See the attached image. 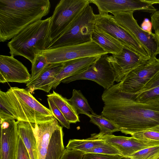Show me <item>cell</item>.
<instances>
[{
    "label": "cell",
    "mask_w": 159,
    "mask_h": 159,
    "mask_svg": "<svg viewBox=\"0 0 159 159\" xmlns=\"http://www.w3.org/2000/svg\"><path fill=\"white\" fill-rule=\"evenodd\" d=\"M47 96L53 101L70 124L80 121L79 115L68 102L67 98L54 91Z\"/></svg>",
    "instance_id": "cell-23"
},
{
    "label": "cell",
    "mask_w": 159,
    "mask_h": 159,
    "mask_svg": "<svg viewBox=\"0 0 159 159\" xmlns=\"http://www.w3.org/2000/svg\"><path fill=\"white\" fill-rule=\"evenodd\" d=\"M90 121L97 125L100 130L99 133L102 134H112L120 129L112 121L101 115H98L94 112L92 113L89 117Z\"/></svg>",
    "instance_id": "cell-27"
},
{
    "label": "cell",
    "mask_w": 159,
    "mask_h": 159,
    "mask_svg": "<svg viewBox=\"0 0 159 159\" xmlns=\"http://www.w3.org/2000/svg\"><path fill=\"white\" fill-rule=\"evenodd\" d=\"M155 36L159 48V30L155 31Z\"/></svg>",
    "instance_id": "cell-39"
},
{
    "label": "cell",
    "mask_w": 159,
    "mask_h": 159,
    "mask_svg": "<svg viewBox=\"0 0 159 159\" xmlns=\"http://www.w3.org/2000/svg\"><path fill=\"white\" fill-rule=\"evenodd\" d=\"M126 159H134L130 157H128L126 158Z\"/></svg>",
    "instance_id": "cell-42"
},
{
    "label": "cell",
    "mask_w": 159,
    "mask_h": 159,
    "mask_svg": "<svg viewBox=\"0 0 159 159\" xmlns=\"http://www.w3.org/2000/svg\"><path fill=\"white\" fill-rule=\"evenodd\" d=\"M16 159H30L29 153L20 137H18V148Z\"/></svg>",
    "instance_id": "cell-36"
},
{
    "label": "cell",
    "mask_w": 159,
    "mask_h": 159,
    "mask_svg": "<svg viewBox=\"0 0 159 159\" xmlns=\"http://www.w3.org/2000/svg\"><path fill=\"white\" fill-rule=\"evenodd\" d=\"M89 0H61L51 16L50 26L51 43L67 29L70 23L88 5Z\"/></svg>",
    "instance_id": "cell-7"
},
{
    "label": "cell",
    "mask_w": 159,
    "mask_h": 159,
    "mask_svg": "<svg viewBox=\"0 0 159 159\" xmlns=\"http://www.w3.org/2000/svg\"><path fill=\"white\" fill-rule=\"evenodd\" d=\"M105 143L104 140L96 138L91 135L90 137L85 139L70 140L66 148L80 150L85 153L87 151Z\"/></svg>",
    "instance_id": "cell-26"
},
{
    "label": "cell",
    "mask_w": 159,
    "mask_h": 159,
    "mask_svg": "<svg viewBox=\"0 0 159 159\" xmlns=\"http://www.w3.org/2000/svg\"><path fill=\"white\" fill-rule=\"evenodd\" d=\"M17 120L16 114L12 107L6 92L0 91V119Z\"/></svg>",
    "instance_id": "cell-28"
},
{
    "label": "cell",
    "mask_w": 159,
    "mask_h": 159,
    "mask_svg": "<svg viewBox=\"0 0 159 159\" xmlns=\"http://www.w3.org/2000/svg\"><path fill=\"white\" fill-rule=\"evenodd\" d=\"M138 102H146L159 100V71L137 93L132 94Z\"/></svg>",
    "instance_id": "cell-21"
},
{
    "label": "cell",
    "mask_w": 159,
    "mask_h": 159,
    "mask_svg": "<svg viewBox=\"0 0 159 159\" xmlns=\"http://www.w3.org/2000/svg\"><path fill=\"white\" fill-rule=\"evenodd\" d=\"M115 74V81L119 83L130 71L145 62L146 60L124 47L119 53L111 55Z\"/></svg>",
    "instance_id": "cell-16"
},
{
    "label": "cell",
    "mask_w": 159,
    "mask_h": 159,
    "mask_svg": "<svg viewBox=\"0 0 159 159\" xmlns=\"http://www.w3.org/2000/svg\"><path fill=\"white\" fill-rule=\"evenodd\" d=\"M124 157L119 155H113L96 153H86L83 159H122Z\"/></svg>",
    "instance_id": "cell-35"
},
{
    "label": "cell",
    "mask_w": 159,
    "mask_h": 159,
    "mask_svg": "<svg viewBox=\"0 0 159 159\" xmlns=\"http://www.w3.org/2000/svg\"><path fill=\"white\" fill-rule=\"evenodd\" d=\"M95 5L99 13L141 11L152 14L157 10L145 0H89Z\"/></svg>",
    "instance_id": "cell-12"
},
{
    "label": "cell",
    "mask_w": 159,
    "mask_h": 159,
    "mask_svg": "<svg viewBox=\"0 0 159 159\" xmlns=\"http://www.w3.org/2000/svg\"><path fill=\"white\" fill-rule=\"evenodd\" d=\"M152 129L154 130L159 131V125L157 127H156L153 128Z\"/></svg>",
    "instance_id": "cell-41"
},
{
    "label": "cell",
    "mask_w": 159,
    "mask_h": 159,
    "mask_svg": "<svg viewBox=\"0 0 159 159\" xmlns=\"http://www.w3.org/2000/svg\"><path fill=\"white\" fill-rule=\"evenodd\" d=\"M92 40L105 52L112 55L119 53L124 47L120 43L109 35L95 29L92 35Z\"/></svg>",
    "instance_id": "cell-22"
},
{
    "label": "cell",
    "mask_w": 159,
    "mask_h": 159,
    "mask_svg": "<svg viewBox=\"0 0 159 159\" xmlns=\"http://www.w3.org/2000/svg\"><path fill=\"white\" fill-rule=\"evenodd\" d=\"M129 157L134 159H158L159 145L143 148L133 153Z\"/></svg>",
    "instance_id": "cell-30"
},
{
    "label": "cell",
    "mask_w": 159,
    "mask_h": 159,
    "mask_svg": "<svg viewBox=\"0 0 159 159\" xmlns=\"http://www.w3.org/2000/svg\"><path fill=\"white\" fill-rule=\"evenodd\" d=\"M51 18L30 24L12 38L7 44L11 55L22 56L31 63L37 54L47 49L51 43Z\"/></svg>",
    "instance_id": "cell-3"
},
{
    "label": "cell",
    "mask_w": 159,
    "mask_h": 159,
    "mask_svg": "<svg viewBox=\"0 0 159 159\" xmlns=\"http://www.w3.org/2000/svg\"><path fill=\"white\" fill-rule=\"evenodd\" d=\"M151 22L153 29L156 31L159 30V10L152 14L151 16Z\"/></svg>",
    "instance_id": "cell-37"
},
{
    "label": "cell",
    "mask_w": 159,
    "mask_h": 159,
    "mask_svg": "<svg viewBox=\"0 0 159 159\" xmlns=\"http://www.w3.org/2000/svg\"><path fill=\"white\" fill-rule=\"evenodd\" d=\"M141 28L144 31L150 34H152V24L151 21L148 18H145L141 25Z\"/></svg>",
    "instance_id": "cell-38"
},
{
    "label": "cell",
    "mask_w": 159,
    "mask_h": 159,
    "mask_svg": "<svg viewBox=\"0 0 159 159\" xmlns=\"http://www.w3.org/2000/svg\"><path fill=\"white\" fill-rule=\"evenodd\" d=\"M67 100L78 115L84 114L89 117L94 112L87 99L80 90L73 89L72 97Z\"/></svg>",
    "instance_id": "cell-25"
},
{
    "label": "cell",
    "mask_w": 159,
    "mask_h": 159,
    "mask_svg": "<svg viewBox=\"0 0 159 159\" xmlns=\"http://www.w3.org/2000/svg\"><path fill=\"white\" fill-rule=\"evenodd\" d=\"M115 77L112 56L106 54L99 56L83 72L65 78L61 82L67 84L78 80H89L96 82L106 90L114 85Z\"/></svg>",
    "instance_id": "cell-8"
},
{
    "label": "cell",
    "mask_w": 159,
    "mask_h": 159,
    "mask_svg": "<svg viewBox=\"0 0 159 159\" xmlns=\"http://www.w3.org/2000/svg\"><path fill=\"white\" fill-rule=\"evenodd\" d=\"M133 11L112 13V18L119 25L128 31L148 51L150 58L159 54V48L154 34L144 31L138 24Z\"/></svg>",
    "instance_id": "cell-10"
},
{
    "label": "cell",
    "mask_w": 159,
    "mask_h": 159,
    "mask_svg": "<svg viewBox=\"0 0 159 159\" xmlns=\"http://www.w3.org/2000/svg\"><path fill=\"white\" fill-rule=\"evenodd\" d=\"M85 153L80 151L65 149L60 159H83Z\"/></svg>",
    "instance_id": "cell-34"
},
{
    "label": "cell",
    "mask_w": 159,
    "mask_h": 159,
    "mask_svg": "<svg viewBox=\"0 0 159 159\" xmlns=\"http://www.w3.org/2000/svg\"><path fill=\"white\" fill-rule=\"evenodd\" d=\"M95 29L109 35L124 47L137 53L143 59L151 58L146 50L128 31L115 22L112 15L105 13L96 14Z\"/></svg>",
    "instance_id": "cell-6"
},
{
    "label": "cell",
    "mask_w": 159,
    "mask_h": 159,
    "mask_svg": "<svg viewBox=\"0 0 159 159\" xmlns=\"http://www.w3.org/2000/svg\"><path fill=\"white\" fill-rule=\"evenodd\" d=\"M63 63L49 64L34 80L26 84L28 90L31 93L37 89L48 93L50 84L61 70Z\"/></svg>",
    "instance_id": "cell-19"
},
{
    "label": "cell",
    "mask_w": 159,
    "mask_h": 159,
    "mask_svg": "<svg viewBox=\"0 0 159 159\" xmlns=\"http://www.w3.org/2000/svg\"><path fill=\"white\" fill-rule=\"evenodd\" d=\"M159 71V59L151 58L129 71L120 82L121 91L130 94L139 91Z\"/></svg>",
    "instance_id": "cell-11"
},
{
    "label": "cell",
    "mask_w": 159,
    "mask_h": 159,
    "mask_svg": "<svg viewBox=\"0 0 159 159\" xmlns=\"http://www.w3.org/2000/svg\"><path fill=\"white\" fill-rule=\"evenodd\" d=\"M158 159H159V158H158Z\"/></svg>",
    "instance_id": "cell-43"
},
{
    "label": "cell",
    "mask_w": 159,
    "mask_h": 159,
    "mask_svg": "<svg viewBox=\"0 0 159 159\" xmlns=\"http://www.w3.org/2000/svg\"><path fill=\"white\" fill-rule=\"evenodd\" d=\"M89 153L122 156L117 149L106 142L101 145L93 148L85 152V153Z\"/></svg>",
    "instance_id": "cell-33"
},
{
    "label": "cell",
    "mask_w": 159,
    "mask_h": 159,
    "mask_svg": "<svg viewBox=\"0 0 159 159\" xmlns=\"http://www.w3.org/2000/svg\"><path fill=\"white\" fill-rule=\"evenodd\" d=\"M40 53L49 64L63 63L70 60L107 54L93 41L80 45L47 49Z\"/></svg>",
    "instance_id": "cell-9"
},
{
    "label": "cell",
    "mask_w": 159,
    "mask_h": 159,
    "mask_svg": "<svg viewBox=\"0 0 159 159\" xmlns=\"http://www.w3.org/2000/svg\"><path fill=\"white\" fill-rule=\"evenodd\" d=\"M131 136L138 139L159 145V131L152 129L134 133Z\"/></svg>",
    "instance_id": "cell-31"
},
{
    "label": "cell",
    "mask_w": 159,
    "mask_h": 159,
    "mask_svg": "<svg viewBox=\"0 0 159 159\" xmlns=\"http://www.w3.org/2000/svg\"><path fill=\"white\" fill-rule=\"evenodd\" d=\"M99 56L80 58L63 62L62 68L50 84V89H56L64 79L78 75L86 70Z\"/></svg>",
    "instance_id": "cell-18"
},
{
    "label": "cell",
    "mask_w": 159,
    "mask_h": 159,
    "mask_svg": "<svg viewBox=\"0 0 159 159\" xmlns=\"http://www.w3.org/2000/svg\"><path fill=\"white\" fill-rule=\"evenodd\" d=\"M31 80V74L21 62L12 55H0V83L15 82L26 84Z\"/></svg>",
    "instance_id": "cell-13"
},
{
    "label": "cell",
    "mask_w": 159,
    "mask_h": 159,
    "mask_svg": "<svg viewBox=\"0 0 159 159\" xmlns=\"http://www.w3.org/2000/svg\"><path fill=\"white\" fill-rule=\"evenodd\" d=\"M63 137L62 127L60 125L50 139L45 159H60L65 149Z\"/></svg>",
    "instance_id": "cell-24"
},
{
    "label": "cell",
    "mask_w": 159,
    "mask_h": 159,
    "mask_svg": "<svg viewBox=\"0 0 159 159\" xmlns=\"http://www.w3.org/2000/svg\"><path fill=\"white\" fill-rule=\"evenodd\" d=\"M101 115L113 122L120 131L131 135L159 125V100L137 101L121 89L120 82L103 92Z\"/></svg>",
    "instance_id": "cell-1"
},
{
    "label": "cell",
    "mask_w": 159,
    "mask_h": 159,
    "mask_svg": "<svg viewBox=\"0 0 159 159\" xmlns=\"http://www.w3.org/2000/svg\"><path fill=\"white\" fill-rule=\"evenodd\" d=\"M49 109L54 117L57 119L62 127L68 129L70 128V124L66 120L62 113L54 104L53 101L49 98H47Z\"/></svg>",
    "instance_id": "cell-32"
},
{
    "label": "cell",
    "mask_w": 159,
    "mask_h": 159,
    "mask_svg": "<svg viewBox=\"0 0 159 159\" xmlns=\"http://www.w3.org/2000/svg\"><path fill=\"white\" fill-rule=\"evenodd\" d=\"M31 64V80L36 78L49 63H48L45 56L39 53L35 56Z\"/></svg>",
    "instance_id": "cell-29"
},
{
    "label": "cell",
    "mask_w": 159,
    "mask_h": 159,
    "mask_svg": "<svg viewBox=\"0 0 159 159\" xmlns=\"http://www.w3.org/2000/svg\"><path fill=\"white\" fill-rule=\"evenodd\" d=\"M18 136L21 139L30 159H38L37 143L32 124L28 122L16 121Z\"/></svg>",
    "instance_id": "cell-20"
},
{
    "label": "cell",
    "mask_w": 159,
    "mask_h": 159,
    "mask_svg": "<svg viewBox=\"0 0 159 159\" xmlns=\"http://www.w3.org/2000/svg\"><path fill=\"white\" fill-rule=\"evenodd\" d=\"M147 2L153 5V4H159V0H145Z\"/></svg>",
    "instance_id": "cell-40"
},
{
    "label": "cell",
    "mask_w": 159,
    "mask_h": 159,
    "mask_svg": "<svg viewBox=\"0 0 159 159\" xmlns=\"http://www.w3.org/2000/svg\"><path fill=\"white\" fill-rule=\"evenodd\" d=\"M31 124L37 141L38 159H45L50 139L60 125L55 118L45 122Z\"/></svg>",
    "instance_id": "cell-17"
},
{
    "label": "cell",
    "mask_w": 159,
    "mask_h": 159,
    "mask_svg": "<svg viewBox=\"0 0 159 159\" xmlns=\"http://www.w3.org/2000/svg\"><path fill=\"white\" fill-rule=\"evenodd\" d=\"M6 92L17 120L36 123L55 118L50 110L37 100L28 90L11 87Z\"/></svg>",
    "instance_id": "cell-4"
},
{
    "label": "cell",
    "mask_w": 159,
    "mask_h": 159,
    "mask_svg": "<svg viewBox=\"0 0 159 159\" xmlns=\"http://www.w3.org/2000/svg\"><path fill=\"white\" fill-rule=\"evenodd\" d=\"M49 0H0V41L12 39L49 13Z\"/></svg>",
    "instance_id": "cell-2"
},
{
    "label": "cell",
    "mask_w": 159,
    "mask_h": 159,
    "mask_svg": "<svg viewBox=\"0 0 159 159\" xmlns=\"http://www.w3.org/2000/svg\"><path fill=\"white\" fill-rule=\"evenodd\" d=\"M94 137L104 140L105 142L117 149L124 158L129 157L135 152L143 148L151 146L159 145L155 143L147 142L132 136H116L112 134H93Z\"/></svg>",
    "instance_id": "cell-15"
},
{
    "label": "cell",
    "mask_w": 159,
    "mask_h": 159,
    "mask_svg": "<svg viewBox=\"0 0 159 159\" xmlns=\"http://www.w3.org/2000/svg\"><path fill=\"white\" fill-rule=\"evenodd\" d=\"M96 15L89 4L74 19L65 31L52 41L47 49L77 45L92 41Z\"/></svg>",
    "instance_id": "cell-5"
},
{
    "label": "cell",
    "mask_w": 159,
    "mask_h": 159,
    "mask_svg": "<svg viewBox=\"0 0 159 159\" xmlns=\"http://www.w3.org/2000/svg\"><path fill=\"white\" fill-rule=\"evenodd\" d=\"M0 121V159H16L18 137L16 122L12 119Z\"/></svg>",
    "instance_id": "cell-14"
}]
</instances>
